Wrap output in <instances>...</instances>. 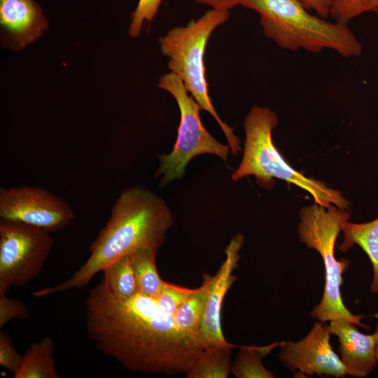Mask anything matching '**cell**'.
Returning <instances> with one entry per match:
<instances>
[{"instance_id": "1", "label": "cell", "mask_w": 378, "mask_h": 378, "mask_svg": "<svg viewBox=\"0 0 378 378\" xmlns=\"http://www.w3.org/2000/svg\"><path fill=\"white\" fill-rule=\"evenodd\" d=\"M85 305L87 333L96 348L131 371L186 373L204 349L178 328L155 298L137 293L116 298L102 279Z\"/></svg>"}, {"instance_id": "2", "label": "cell", "mask_w": 378, "mask_h": 378, "mask_svg": "<svg viewBox=\"0 0 378 378\" xmlns=\"http://www.w3.org/2000/svg\"><path fill=\"white\" fill-rule=\"evenodd\" d=\"M173 216L166 202L143 187L125 188L115 201L108 220L90 246L85 263L65 281L31 293L41 298L86 286L99 272L116 260L144 247L158 251Z\"/></svg>"}, {"instance_id": "3", "label": "cell", "mask_w": 378, "mask_h": 378, "mask_svg": "<svg viewBox=\"0 0 378 378\" xmlns=\"http://www.w3.org/2000/svg\"><path fill=\"white\" fill-rule=\"evenodd\" d=\"M242 6L259 13L263 34L283 49L314 53L330 49L346 58L362 53L347 24L309 13L300 0H245Z\"/></svg>"}, {"instance_id": "4", "label": "cell", "mask_w": 378, "mask_h": 378, "mask_svg": "<svg viewBox=\"0 0 378 378\" xmlns=\"http://www.w3.org/2000/svg\"><path fill=\"white\" fill-rule=\"evenodd\" d=\"M278 123V117L271 109L257 105L251 108L244 122V155L232 180L253 175L259 186L271 190L274 179H281L307 191L315 204L348 209L349 202L339 190L304 176L287 163L272 141V131Z\"/></svg>"}, {"instance_id": "5", "label": "cell", "mask_w": 378, "mask_h": 378, "mask_svg": "<svg viewBox=\"0 0 378 378\" xmlns=\"http://www.w3.org/2000/svg\"><path fill=\"white\" fill-rule=\"evenodd\" d=\"M230 11L210 9L197 20L169 30L159 38L160 49L168 57V68L182 81L185 88L202 110L210 113L223 130L230 151L241 150V141L234 128L218 115L208 94L204 54L213 31L230 18Z\"/></svg>"}, {"instance_id": "6", "label": "cell", "mask_w": 378, "mask_h": 378, "mask_svg": "<svg viewBox=\"0 0 378 378\" xmlns=\"http://www.w3.org/2000/svg\"><path fill=\"white\" fill-rule=\"evenodd\" d=\"M298 234L300 241L316 250L321 256L325 270V285L322 300L311 312V315L322 322L345 318L356 326L368 329L361 322L365 316L352 314L344 304L341 286L342 274L350 261L337 260L335 247L342 225L347 221L350 214L335 206L326 208L314 204L304 206L300 211Z\"/></svg>"}, {"instance_id": "7", "label": "cell", "mask_w": 378, "mask_h": 378, "mask_svg": "<svg viewBox=\"0 0 378 378\" xmlns=\"http://www.w3.org/2000/svg\"><path fill=\"white\" fill-rule=\"evenodd\" d=\"M158 87L168 92L176 100L180 111V123L172 150L159 155L160 165L155 176H160V186L181 178L187 164L194 158L214 155L226 161L230 148L217 141L204 127L200 119L201 106L185 88L174 73L160 77Z\"/></svg>"}, {"instance_id": "8", "label": "cell", "mask_w": 378, "mask_h": 378, "mask_svg": "<svg viewBox=\"0 0 378 378\" xmlns=\"http://www.w3.org/2000/svg\"><path fill=\"white\" fill-rule=\"evenodd\" d=\"M53 244L43 229L0 219V291L7 293L38 276Z\"/></svg>"}, {"instance_id": "9", "label": "cell", "mask_w": 378, "mask_h": 378, "mask_svg": "<svg viewBox=\"0 0 378 378\" xmlns=\"http://www.w3.org/2000/svg\"><path fill=\"white\" fill-rule=\"evenodd\" d=\"M74 211L64 199L29 186L0 188V219L20 222L49 232L67 227Z\"/></svg>"}, {"instance_id": "10", "label": "cell", "mask_w": 378, "mask_h": 378, "mask_svg": "<svg viewBox=\"0 0 378 378\" xmlns=\"http://www.w3.org/2000/svg\"><path fill=\"white\" fill-rule=\"evenodd\" d=\"M331 335L329 324L316 322L302 340L281 342L278 359L291 372L299 371L309 376L344 377L346 370L332 348Z\"/></svg>"}, {"instance_id": "11", "label": "cell", "mask_w": 378, "mask_h": 378, "mask_svg": "<svg viewBox=\"0 0 378 378\" xmlns=\"http://www.w3.org/2000/svg\"><path fill=\"white\" fill-rule=\"evenodd\" d=\"M244 241V238L241 234L233 237L225 250V260L215 275L211 276L200 330V340L204 348L228 342L222 330V306L227 290L236 280L233 272L238 267L239 251Z\"/></svg>"}, {"instance_id": "12", "label": "cell", "mask_w": 378, "mask_h": 378, "mask_svg": "<svg viewBox=\"0 0 378 378\" xmlns=\"http://www.w3.org/2000/svg\"><path fill=\"white\" fill-rule=\"evenodd\" d=\"M1 43L20 50L48 28L41 7L33 0H0Z\"/></svg>"}, {"instance_id": "13", "label": "cell", "mask_w": 378, "mask_h": 378, "mask_svg": "<svg viewBox=\"0 0 378 378\" xmlns=\"http://www.w3.org/2000/svg\"><path fill=\"white\" fill-rule=\"evenodd\" d=\"M329 322L331 334L339 339L341 360L347 375L360 378L369 375L378 363L373 334L360 332L355 323L345 318Z\"/></svg>"}, {"instance_id": "14", "label": "cell", "mask_w": 378, "mask_h": 378, "mask_svg": "<svg viewBox=\"0 0 378 378\" xmlns=\"http://www.w3.org/2000/svg\"><path fill=\"white\" fill-rule=\"evenodd\" d=\"M344 240L339 249L346 252L355 244L358 245L368 255L373 270L370 292L378 293V217L364 223H354L348 220L342 225Z\"/></svg>"}, {"instance_id": "15", "label": "cell", "mask_w": 378, "mask_h": 378, "mask_svg": "<svg viewBox=\"0 0 378 378\" xmlns=\"http://www.w3.org/2000/svg\"><path fill=\"white\" fill-rule=\"evenodd\" d=\"M236 346L225 344L209 345L202 349L191 367L188 378H227L231 372L232 349Z\"/></svg>"}, {"instance_id": "16", "label": "cell", "mask_w": 378, "mask_h": 378, "mask_svg": "<svg viewBox=\"0 0 378 378\" xmlns=\"http://www.w3.org/2000/svg\"><path fill=\"white\" fill-rule=\"evenodd\" d=\"M54 342L48 336L33 342L23 355L22 365L14 378H59L55 369Z\"/></svg>"}, {"instance_id": "17", "label": "cell", "mask_w": 378, "mask_h": 378, "mask_svg": "<svg viewBox=\"0 0 378 378\" xmlns=\"http://www.w3.org/2000/svg\"><path fill=\"white\" fill-rule=\"evenodd\" d=\"M211 276L203 274L201 286L195 288L190 297L178 308L174 315L178 328L186 335L197 341L200 340L201 323L211 285ZM204 348V346H202Z\"/></svg>"}, {"instance_id": "18", "label": "cell", "mask_w": 378, "mask_h": 378, "mask_svg": "<svg viewBox=\"0 0 378 378\" xmlns=\"http://www.w3.org/2000/svg\"><path fill=\"white\" fill-rule=\"evenodd\" d=\"M157 252L155 248L144 247L130 254L138 293L155 298L160 293L164 281L157 270Z\"/></svg>"}, {"instance_id": "19", "label": "cell", "mask_w": 378, "mask_h": 378, "mask_svg": "<svg viewBox=\"0 0 378 378\" xmlns=\"http://www.w3.org/2000/svg\"><path fill=\"white\" fill-rule=\"evenodd\" d=\"M281 343L274 342L262 346H241L232 364L231 373L237 378L274 377V374L264 366L262 359L275 347L280 346Z\"/></svg>"}, {"instance_id": "20", "label": "cell", "mask_w": 378, "mask_h": 378, "mask_svg": "<svg viewBox=\"0 0 378 378\" xmlns=\"http://www.w3.org/2000/svg\"><path fill=\"white\" fill-rule=\"evenodd\" d=\"M102 272V279L109 293L115 298L127 299L138 293L130 254L113 262Z\"/></svg>"}, {"instance_id": "21", "label": "cell", "mask_w": 378, "mask_h": 378, "mask_svg": "<svg viewBox=\"0 0 378 378\" xmlns=\"http://www.w3.org/2000/svg\"><path fill=\"white\" fill-rule=\"evenodd\" d=\"M194 290L195 289L164 281L162 288L155 299L162 310L174 316L178 308Z\"/></svg>"}, {"instance_id": "22", "label": "cell", "mask_w": 378, "mask_h": 378, "mask_svg": "<svg viewBox=\"0 0 378 378\" xmlns=\"http://www.w3.org/2000/svg\"><path fill=\"white\" fill-rule=\"evenodd\" d=\"M162 0H139L134 11L131 14L132 21L129 27L131 37L138 36L145 22H150L158 13Z\"/></svg>"}, {"instance_id": "23", "label": "cell", "mask_w": 378, "mask_h": 378, "mask_svg": "<svg viewBox=\"0 0 378 378\" xmlns=\"http://www.w3.org/2000/svg\"><path fill=\"white\" fill-rule=\"evenodd\" d=\"M330 16L334 21L347 24L364 13L363 0H330Z\"/></svg>"}, {"instance_id": "24", "label": "cell", "mask_w": 378, "mask_h": 378, "mask_svg": "<svg viewBox=\"0 0 378 378\" xmlns=\"http://www.w3.org/2000/svg\"><path fill=\"white\" fill-rule=\"evenodd\" d=\"M23 360V355L18 354L9 337L4 331L0 332V365L13 376L19 371Z\"/></svg>"}, {"instance_id": "25", "label": "cell", "mask_w": 378, "mask_h": 378, "mask_svg": "<svg viewBox=\"0 0 378 378\" xmlns=\"http://www.w3.org/2000/svg\"><path fill=\"white\" fill-rule=\"evenodd\" d=\"M0 291V327L14 319H26L29 314L27 307L22 302L6 296Z\"/></svg>"}, {"instance_id": "26", "label": "cell", "mask_w": 378, "mask_h": 378, "mask_svg": "<svg viewBox=\"0 0 378 378\" xmlns=\"http://www.w3.org/2000/svg\"><path fill=\"white\" fill-rule=\"evenodd\" d=\"M245 0H195L198 4H203L218 10L230 11V9L243 4Z\"/></svg>"}, {"instance_id": "27", "label": "cell", "mask_w": 378, "mask_h": 378, "mask_svg": "<svg viewBox=\"0 0 378 378\" xmlns=\"http://www.w3.org/2000/svg\"><path fill=\"white\" fill-rule=\"evenodd\" d=\"M307 9L314 10L319 16H330V0H300Z\"/></svg>"}, {"instance_id": "28", "label": "cell", "mask_w": 378, "mask_h": 378, "mask_svg": "<svg viewBox=\"0 0 378 378\" xmlns=\"http://www.w3.org/2000/svg\"><path fill=\"white\" fill-rule=\"evenodd\" d=\"M363 11H373L378 6V0H363Z\"/></svg>"}, {"instance_id": "29", "label": "cell", "mask_w": 378, "mask_h": 378, "mask_svg": "<svg viewBox=\"0 0 378 378\" xmlns=\"http://www.w3.org/2000/svg\"><path fill=\"white\" fill-rule=\"evenodd\" d=\"M374 316L378 319V313L374 314ZM374 340V346H375V353L377 360L378 361V322L375 326V330L373 333Z\"/></svg>"}, {"instance_id": "30", "label": "cell", "mask_w": 378, "mask_h": 378, "mask_svg": "<svg viewBox=\"0 0 378 378\" xmlns=\"http://www.w3.org/2000/svg\"><path fill=\"white\" fill-rule=\"evenodd\" d=\"M378 16V6L373 10Z\"/></svg>"}]
</instances>
